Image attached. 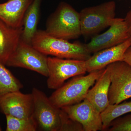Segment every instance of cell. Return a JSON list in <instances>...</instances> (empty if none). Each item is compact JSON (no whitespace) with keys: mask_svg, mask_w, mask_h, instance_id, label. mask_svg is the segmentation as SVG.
Here are the masks:
<instances>
[{"mask_svg":"<svg viewBox=\"0 0 131 131\" xmlns=\"http://www.w3.org/2000/svg\"><path fill=\"white\" fill-rule=\"evenodd\" d=\"M2 129L1 128V127L0 126V131H2Z\"/></svg>","mask_w":131,"mask_h":131,"instance_id":"cell-24","label":"cell"},{"mask_svg":"<svg viewBox=\"0 0 131 131\" xmlns=\"http://www.w3.org/2000/svg\"><path fill=\"white\" fill-rule=\"evenodd\" d=\"M94 86L88 91L86 98L101 113L110 105L108 95L110 85V74L105 68Z\"/></svg>","mask_w":131,"mask_h":131,"instance_id":"cell-15","label":"cell"},{"mask_svg":"<svg viewBox=\"0 0 131 131\" xmlns=\"http://www.w3.org/2000/svg\"><path fill=\"white\" fill-rule=\"evenodd\" d=\"M45 31L58 38H78L81 35L80 13L70 4L62 2L47 19Z\"/></svg>","mask_w":131,"mask_h":131,"instance_id":"cell-2","label":"cell"},{"mask_svg":"<svg viewBox=\"0 0 131 131\" xmlns=\"http://www.w3.org/2000/svg\"><path fill=\"white\" fill-rule=\"evenodd\" d=\"M105 68L92 71L87 75L73 77L52 93L49 97L50 101L59 108L80 103L86 98L90 87L95 84Z\"/></svg>","mask_w":131,"mask_h":131,"instance_id":"cell-3","label":"cell"},{"mask_svg":"<svg viewBox=\"0 0 131 131\" xmlns=\"http://www.w3.org/2000/svg\"><path fill=\"white\" fill-rule=\"evenodd\" d=\"M131 45L130 37L121 43L94 53L85 61L87 72L101 70L114 62L123 61L125 52Z\"/></svg>","mask_w":131,"mask_h":131,"instance_id":"cell-12","label":"cell"},{"mask_svg":"<svg viewBox=\"0 0 131 131\" xmlns=\"http://www.w3.org/2000/svg\"><path fill=\"white\" fill-rule=\"evenodd\" d=\"M107 130L131 131V114L120 117L111 122Z\"/></svg>","mask_w":131,"mask_h":131,"instance_id":"cell-21","label":"cell"},{"mask_svg":"<svg viewBox=\"0 0 131 131\" xmlns=\"http://www.w3.org/2000/svg\"><path fill=\"white\" fill-rule=\"evenodd\" d=\"M42 0H33L24 16L21 40L30 44L37 30Z\"/></svg>","mask_w":131,"mask_h":131,"instance_id":"cell-16","label":"cell"},{"mask_svg":"<svg viewBox=\"0 0 131 131\" xmlns=\"http://www.w3.org/2000/svg\"><path fill=\"white\" fill-rule=\"evenodd\" d=\"M48 66L47 84L50 89H58L69 78L87 72L85 61L82 60L48 57Z\"/></svg>","mask_w":131,"mask_h":131,"instance_id":"cell-6","label":"cell"},{"mask_svg":"<svg viewBox=\"0 0 131 131\" xmlns=\"http://www.w3.org/2000/svg\"><path fill=\"white\" fill-rule=\"evenodd\" d=\"M124 19L126 24L129 35L130 37H131V8L127 13Z\"/></svg>","mask_w":131,"mask_h":131,"instance_id":"cell-22","label":"cell"},{"mask_svg":"<svg viewBox=\"0 0 131 131\" xmlns=\"http://www.w3.org/2000/svg\"><path fill=\"white\" fill-rule=\"evenodd\" d=\"M6 66L25 68L47 77L49 74L48 57L30 44L21 40Z\"/></svg>","mask_w":131,"mask_h":131,"instance_id":"cell-5","label":"cell"},{"mask_svg":"<svg viewBox=\"0 0 131 131\" xmlns=\"http://www.w3.org/2000/svg\"><path fill=\"white\" fill-rule=\"evenodd\" d=\"M23 27L15 28L0 19V62L6 65L21 40Z\"/></svg>","mask_w":131,"mask_h":131,"instance_id":"cell-14","label":"cell"},{"mask_svg":"<svg viewBox=\"0 0 131 131\" xmlns=\"http://www.w3.org/2000/svg\"><path fill=\"white\" fill-rule=\"evenodd\" d=\"M123 61H125L131 67V45L125 52Z\"/></svg>","mask_w":131,"mask_h":131,"instance_id":"cell-23","label":"cell"},{"mask_svg":"<svg viewBox=\"0 0 131 131\" xmlns=\"http://www.w3.org/2000/svg\"><path fill=\"white\" fill-rule=\"evenodd\" d=\"M130 37L124 19L115 18L107 30L94 35L84 45L90 54H94L121 43Z\"/></svg>","mask_w":131,"mask_h":131,"instance_id":"cell-9","label":"cell"},{"mask_svg":"<svg viewBox=\"0 0 131 131\" xmlns=\"http://www.w3.org/2000/svg\"><path fill=\"white\" fill-rule=\"evenodd\" d=\"M0 110L5 115H11L18 118L32 117L34 110L32 94L22 93L20 90H18L1 95Z\"/></svg>","mask_w":131,"mask_h":131,"instance_id":"cell-10","label":"cell"},{"mask_svg":"<svg viewBox=\"0 0 131 131\" xmlns=\"http://www.w3.org/2000/svg\"><path fill=\"white\" fill-rule=\"evenodd\" d=\"M110 74L108 97L110 105L118 104L131 98V67L119 61L106 67Z\"/></svg>","mask_w":131,"mask_h":131,"instance_id":"cell-7","label":"cell"},{"mask_svg":"<svg viewBox=\"0 0 131 131\" xmlns=\"http://www.w3.org/2000/svg\"><path fill=\"white\" fill-rule=\"evenodd\" d=\"M34 99L33 116L38 129L45 131H60L61 108L54 106L43 91L34 88L32 91Z\"/></svg>","mask_w":131,"mask_h":131,"instance_id":"cell-8","label":"cell"},{"mask_svg":"<svg viewBox=\"0 0 131 131\" xmlns=\"http://www.w3.org/2000/svg\"><path fill=\"white\" fill-rule=\"evenodd\" d=\"M61 127L60 131H84L81 124L69 117L61 108Z\"/></svg>","mask_w":131,"mask_h":131,"instance_id":"cell-20","label":"cell"},{"mask_svg":"<svg viewBox=\"0 0 131 131\" xmlns=\"http://www.w3.org/2000/svg\"><path fill=\"white\" fill-rule=\"evenodd\" d=\"M6 131H36L38 130L37 122L33 116L27 118H18L6 115Z\"/></svg>","mask_w":131,"mask_h":131,"instance_id":"cell-19","label":"cell"},{"mask_svg":"<svg viewBox=\"0 0 131 131\" xmlns=\"http://www.w3.org/2000/svg\"><path fill=\"white\" fill-rule=\"evenodd\" d=\"M33 0H8L0 3V19L12 27H23L24 16Z\"/></svg>","mask_w":131,"mask_h":131,"instance_id":"cell-13","label":"cell"},{"mask_svg":"<svg viewBox=\"0 0 131 131\" xmlns=\"http://www.w3.org/2000/svg\"><path fill=\"white\" fill-rule=\"evenodd\" d=\"M31 44L46 56L58 58L86 61L91 56L84 44L78 42L70 43L68 40L54 37L43 30H37Z\"/></svg>","mask_w":131,"mask_h":131,"instance_id":"cell-1","label":"cell"},{"mask_svg":"<svg viewBox=\"0 0 131 131\" xmlns=\"http://www.w3.org/2000/svg\"><path fill=\"white\" fill-rule=\"evenodd\" d=\"M116 7L115 2L111 1L82 9L79 13L81 35L93 37L109 27L115 18Z\"/></svg>","mask_w":131,"mask_h":131,"instance_id":"cell-4","label":"cell"},{"mask_svg":"<svg viewBox=\"0 0 131 131\" xmlns=\"http://www.w3.org/2000/svg\"><path fill=\"white\" fill-rule=\"evenodd\" d=\"M61 108L70 118L81 124L84 131H103L101 113L86 99Z\"/></svg>","mask_w":131,"mask_h":131,"instance_id":"cell-11","label":"cell"},{"mask_svg":"<svg viewBox=\"0 0 131 131\" xmlns=\"http://www.w3.org/2000/svg\"><path fill=\"white\" fill-rule=\"evenodd\" d=\"M131 113V101L110 105L101 113L103 130H106L111 122L115 119Z\"/></svg>","mask_w":131,"mask_h":131,"instance_id":"cell-17","label":"cell"},{"mask_svg":"<svg viewBox=\"0 0 131 131\" xmlns=\"http://www.w3.org/2000/svg\"><path fill=\"white\" fill-rule=\"evenodd\" d=\"M0 62V96L12 91L20 90L23 84Z\"/></svg>","mask_w":131,"mask_h":131,"instance_id":"cell-18","label":"cell"}]
</instances>
